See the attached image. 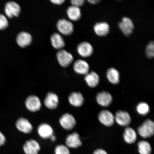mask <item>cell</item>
<instances>
[{
	"label": "cell",
	"instance_id": "6da1fadb",
	"mask_svg": "<svg viewBox=\"0 0 154 154\" xmlns=\"http://www.w3.org/2000/svg\"><path fill=\"white\" fill-rule=\"evenodd\" d=\"M138 132L142 137L147 139L151 137L154 134V123L150 119L144 121L138 128Z\"/></svg>",
	"mask_w": 154,
	"mask_h": 154
},
{
	"label": "cell",
	"instance_id": "7a4b0ae2",
	"mask_svg": "<svg viewBox=\"0 0 154 154\" xmlns=\"http://www.w3.org/2000/svg\"><path fill=\"white\" fill-rule=\"evenodd\" d=\"M25 105L27 109L32 112L39 111L42 106L41 100L35 95L28 96L25 100Z\"/></svg>",
	"mask_w": 154,
	"mask_h": 154
},
{
	"label": "cell",
	"instance_id": "3957f363",
	"mask_svg": "<svg viewBox=\"0 0 154 154\" xmlns=\"http://www.w3.org/2000/svg\"><path fill=\"white\" fill-rule=\"evenodd\" d=\"M59 123L61 127L65 130H72L76 125V121L73 116L70 113L63 114L59 119Z\"/></svg>",
	"mask_w": 154,
	"mask_h": 154
},
{
	"label": "cell",
	"instance_id": "277c9868",
	"mask_svg": "<svg viewBox=\"0 0 154 154\" xmlns=\"http://www.w3.org/2000/svg\"><path fill=\"white\" fill-rule=\"evenodd\" d=\"M41 149L39 143L34 139L27 140L23 146V151L25 154H38Z\"/></svg>",
	"mask_w": 154,
	"mask_h": 154
},
{
	"label": "cell",
	"instance_id": "5b68a950",
	"mask_svg": "<svg viewBox=\"0 0 154 154\" xmlns=\"http://www.w3.org/2000/svg\"><path fill=\"white\" fill-rule=\"evenodd\" d=\"M15 126L19 131L26 134H29L32 132L33 126L28 119L20 117L15 122Z\"/></svg>",
	"mask_w": 154,
	"mask_h": 154
},
{
	"label": "cell",
	"instance_id": "8992f818",
	"mask_svg": "<svg viewBox=\"0 0 154 154\" xmlns=\"http://www.w3.org/2000/svg\"><path fill=\"white\" fill-rule=\"evenodd\" d=\"M44 103L47 109L51 110L56 109L59 103V96L53 92H49L46 95L44 100Z\"/></svg>",
	"mask_w": 154,
	"mask_h": 154
},
{
	"label": "cell",
	"instance_id": "52a82bcc",
	"mask_svg": "<svg viewBox=\"0 0 154 154\" xmlns=\"http://www.w3.org/2000/svg\"><path fill=\"white\" fill-rule=\"evenodd\" d=\"M21 8L18 3L14 1H9L5 6V12L6 16L10 18L18 17L20 14Z\"/></svg>",
	"mask_w": 154,
	"mask_h": 154
},
{
	"label": "cell",
	"instance_id": "ba28073f",
	"mask_svg": "<svg viewBox=\"0 0 154 154\" xmlns=\"http://www.w3.org/2000/svg\"><path fill=\"white\" fill-rule=\"evenodd\" d=\"M57 56L60 65L63 67H68L74 60V57L72 54L64 50H60L57 53Z\"/></svg>",
	"mask_w": 154,
	"mask_h": 154
},
{
	"label": "cell",
	"instance_id": "9c48e42d",
	"mask_svg": "<svg viewBox=\"0 0 154 154\" xmlns=\"http://www.w3.org/2000/svg\"><path fill=\"white\" fill-rule=\"evenodd\" d=\"M98 118L102 124L107 127L113 126L115 122L114 116L113 113L106 109L100 112L98 114Z\"/></svg>",
	"mask_w": 154,
	"mask_h": 154
},
{
	"label": "cell",
	"instance_id": "30bf717a",
	"mask_svg": "<svg viewBox=\"0 0 154 154\" xmlns=\"http://www.w3.org/2000/svg\"><path fill=\"white\" fill-rule=\"evenodd\" d=\"M115 121L120 126L128 127L131 122V118L129 113L126 111L119 110L114 116Z\"/></svg>",
	"mask_w": 154,
	"mask_h": 154
},
{
	"label": "cell",
	"instance_id": "8fae6325",
	"mask_svg": "<svg viewBox=\"0 0 154 154\" xmlns=\"http://www.w3.org/2000/svg\"><path fill=\"white\" fill-rule=\"evenodd\" d=\"M65 145L69 149H78L82 144L79 135L76 132H73L67 135L65 139Z\"/></svg>",
	"mask_w": 154,
	"mask_h": 154
},
{
	"label": "cell",
	"instance_id": "7c38bea8",
	"mask_svg": "<svg viewBox=\"0 0 154 154\" xmlns=\"http://www.w3.org/2000/svg\"><path fill=\"white\" fill-rule=\"evenodd\" d=\"M57 27L61 33L65 35H70L74 31V26L72 22L65 19H60L58 21Z\"/></svg>",
	"mask_w": 154,
	"mask_h": 154
},
{
	"label": "cell",
	"instance_id": "4fadbf2b",
	"mask_svg": "<svg viewBox=\"0 0 154 154\" xmlns=\"http://www.w3.org/2000/svg\"><path fill=\"white\" fill-rule=\"evenodd\" d=\"M38 134L40 137L44 140L50 139L54 134L53 128L51 125L46 123H42L37 128Z\"/></svg>",
	"mask_w": 154,
	"mask_h": 154
},
{
	"label": "cell",
	"instance_id": "5bb4252c",
	"mask_svg": "<svg viewBox=\"0 0 154 154\" xmlns=\"http://www.w3.org/2000/svg\"><path fill=\"white\" fill-rule=\"evenodd\" d=\"M119 28L125 35L128 36L132 33L134 29L133 22L131 19L127 17H124L119 23Z\"/></svg>",
	"mask_w": 154,
	"mask_h": 154
},
{
	"label": "cell",
	"instance_id": "9a60e30c",
	"mask_svg": "<svg viewBox=\"0 0 154 154\" xmlns=\"http://www.w3.org/2000/svg\"><path fill=\"white\" fill-rule=\"evenodd\" d=\"M96 100L100 106L103 107H107L112 103L113 98L109 92L103 91L97 94Z\"/></svg>",
	"mask_w": 154,
	"mask_h": 154
},
{
	"label": "cell",
	"instance_id": "2e32d148",
	"mask_svg": "<svg viewBox=\"0 0 154 154\" xmlns=\"http://www.w3.org/2000/svg\"><path fill=\"white\" fill-rule=\"evenodd\" d=\"M77 51L81 56L88 57L91 56L94 52V49L91 44L88 42H84L79 44Z\"/></svg>",
	"mask_w": 154,
	"mask_h": 154
},
{
	"label": "cell",
	"instance_id": "e0dca14e",
	"mask_svg": "<svg viewBox=\"0 0 154 154\" xmlns=\"http://www.w3.org/2000/svg\"><path fill=\"white\" fill-rule=\"evenodd\" d=\"M68 101L71 105L76 107H81L83 105L84 99L79 92H73L68 96Z\"/></svg>",
	"mask_w": 154,
	"mask_h": 154
},
{
	"label": "cell",
	"instance_id": "ac0fdd59",
	"mask_svg": "<svg viewBox=\"0 0 154 154\" xmlns=\"http://www.w3.org/2000/svg\"><path fill=\"white\" fill-rule=\"evenodd\" d=\"M73 69L77 74L85 75L89 72L90 66L88 63L82 60H78L73 65Z\"/></svg>",
	"mask_w": 154,
	"mask_h": 154
},
{
	"label": "cell",
	"instance_id": "d6986e66",
	"mask_svg": "<svg viewBox=\"0 0 154 154\" xmlns=\"http://www.w3.org/2000/svg\"><path fill=\"white\" fill-rule=\"evenodd\" d=\"M16 41L17 44L20 47L24 48L29 45L32 43V37L28 32H22L17 35Z\"/></svg>",
	"mask_w": 154,
	"mask_h": 154
},
{
	"label": "cell",
	"instance_id": "ffe728a7",
	"mask_svg": "<svg viewBox=\"0 0 154 154\" xmlns=\"http://www.w3.org/2000/svg\"><path fill=\"white\" fill-rule=\"evenodd\" d=\"M94 29L97 35L103 37L109 34L110 31V27L106 22H99L94 25Z\"/></svg>",
	"mask_w": 154,
	"mask_h": 154
},
{
	"label": "cell",
	"instance_id": "44dd1931",
	"mask_svg": "<svg viewBox=\"0 0 154 154\" xmlns=\"http://www.w3.org/2000/svg\"><path fill=\"white\" fill-rule=\"evenodd\" d=\"M84 79L87 84L91 88H96L99 83V76L97 73L93 71L86 74Z\"/></svg>",
	"mask_w": 154,
	"mask_h": 154
},
{
	"label": "cell",
	"instance_id": "7402d4cb",
	"mask_svg": "<svg viewBox=\"0 0 154 154\" xmlns=\"http://www.w3.org/2000/svg\"><path fill=\"white\" fill-rule=\"evenodd\" d=\"M123 137L126 143L132 144L135 143L137 140V134L134 129L127 127L125 129Z\"/></svg>",
	"mask_w": 154,
	"mask_h": 154
},
{
	"label": "cell",
	"instance_id": "603a6c76",
	"mask_svg": "<svg viewBox=\"0 0 154 154\" xmlns=\"http://www.w3.org/2000/svg\"><path fill=\"white\" fill-rule=\"evenodd\" d=\"M108 80L112 84L117 85L120 81V74L119 71L113 67L108 69L106 72Z\"/></svg>",
	"mask_w": 154,
	"mask_h": 154
},
{
	"label": "cell",
	"instance_id": "cb8c5ba5",
	"mask_svg": "<svg viewBox=\"0 0 154 154\" xmlns=\"http://www.w3.org/2000/svg\"><path fill=\"white\" fill-rule=\"evenodd\" d=\"M67 15L70 20L76 21L81 18V11L80 8L71 5L67 10Z\"/></svg>",
	"mask_w": 154,
	"mask_h": 154
},
{
	"label": "cell",
	"instance_id": "d4e9b609",
	"mask_svg": "<svg viewBox=\"0 0 154 154\" xmlns=\"http://www.w3.org/2000/svg\"><path fill=\"white\" fill-rule=\"evenodd\" d=\"M51 40L52 45L56 49H61L65 47L64 40L59 34L55 33L52 35Z\"/></svg>",
	"mask_w": 154,
	"mask_h": 154
},
{
	"label": "cell",
	"instance_id": "484cf974",
	"mask_svg": "<svg viewBox=\"0 0 154 154\" xmlns=\"http://www.w3.org/2000/svg\"><path fill=\"white\" fill-rule=\"evenodd\" d=\"M138 151L140 154H151L152 148L149 142L142 140L138 142Z\"/></svg>",
	"mask_w": 154,
	"mask_h": 154
},
{
	"label": "cell",
	"instance_id": "4316f807",
	"mask_svg": "<svg viewBox=\"0 0 154 154\" xmlns=\"http://www.w3.org/2000/svg\"><path fill=\"white\" fill-rule=\"evenodd\" d=\"M136 110L140 115L145 116L149 113L150 107L149 104L145 102H141L137 106Z\"/></svg>",
	"mask_w": 154,
	"mask_h": 154
},
{
	"label": "cell",
	"instance_id": "83f0119b",
	"mask_svg": "<svg viewBox=\"0 0 154 154\" xmlns=\"http://www.w3.org/2000/svg\"><path fill=\"white\" fill-rule=\"evenodd\" d=\"M55 154H70V149L67 146L63 144L57 145L54 149Z\"/></svg>",
	"mask_w": 154,
	"mask_h": 154
},
{
	"label": "cell",
	"instance_id": "f1b7e54d",
	"mask_svg": "<svg viewBox=\"0 0 154 154\" xmlns=\"http://www.w3.org/2000/svg\"><path fill=\"white\" fill-rule=\"evenodd\" d=\"M146 57L149 59H152L154 56V43L152 41L148 44L146 48Z\"/></svg>",
	"mask_w": 154,
	"mask_h": 154
},
{
	"label": "cell",
	"instance_id": "f546056e",
	"mask_svg": "<svg viewBox=\"0 0 154 154\" xmlns=\"http://www.w3.org/2000/svg\"><path fill=\"white\" fill-rule=\"evenodd\" d=\"M9 22L5 15L0 14V30L6 29L8 26Z\"/></svg>",
	"mask_w": 154,
	"mask_h": 154
},
{
	"label": "cell",
	"instance_id": "4dcf8cb0",
	"mask_svg": "<svg viewBox=\"0 0 154 154\" xmlns=\"http://www.w3.org/2000/svg\"><path fill=\"white\" fill-rule=\"evenodd\" d=\"M85 1L84 0H72L71 1L72 5L80 8L84 5Z\"/></svg>",
	"mask_w": 154,
	"mask_h": 154
},
{
	"label": "cell",
	"instance_id": "1f68e13d",
	"mask_svg": "<svg viewBox=\"0 0 154 154\" xmlns=\"http://www.w3.org/2000/svg\"><path fill=\"white\" fill-rule=\"evenodd\" d=\"M6 141V139L4 134L0 131V146L4 145Z\"/></svg>",
	"mask_w": 154,
	"mask_h": 154
},
{
	"label": "cell",
	"instance_id": "d6a6232c",
	"mask_svg": "<svg viewBox=\"0 0 154 154\" xmlns=\"http://www.w3.org/2000/svg\"><path fill=\"white\" fill-rule=\"evenodd\" d=\"M92 154H109L105 149H96L93 152Z\"/></svg>",
	"mask_w": 154,
	"mask_h": 154
},
{
	"label": "cell",
	"instance_id": "836d02e7",
	"mask_svg": "<svg viewBox=\"0 0 154 154\" xmlns=\"http://www.w3.org/2000/svg\"><path fill=\"white\" fill-rule=\"evenodd\" d=\"M52 3L56 5H61L64 3V0H52L51 1Z\"/></svg>",
	"mask_w": 154,
	"mask_h": 154
},
{
	"label": "cell",
	"instance_id": "e575fe53",
	"mask_svg": "<svg viewBox=\"0 0 154 154\" xmlns=\"http://www.w3.org/2000/svg\"><path fill=\"white\" fill-rule=\"evenodd\" d=\"M88 2L91 4L94 5L99 3L100 1L99 0H89V1H88Z\"/></svg>",
	"mask_w": 154,
	"mask_h": 154
},
{
	"label": "cell",
	"instance_id": "d590c367",
	"mask_svg": "<svg viewBox=\"0 0 154 154\" xmlns=\"http://www.w3.org/2000/svg\"><path fill=\"white\" fill-rule=\"evenodd\" d=\"M50 139L51 140V141L53 142H55L57 140L56 137L54 134L50 138Z\"/></svg>",
	"mask_w": 154,
	"mask_h": 154
}]
</instances>
